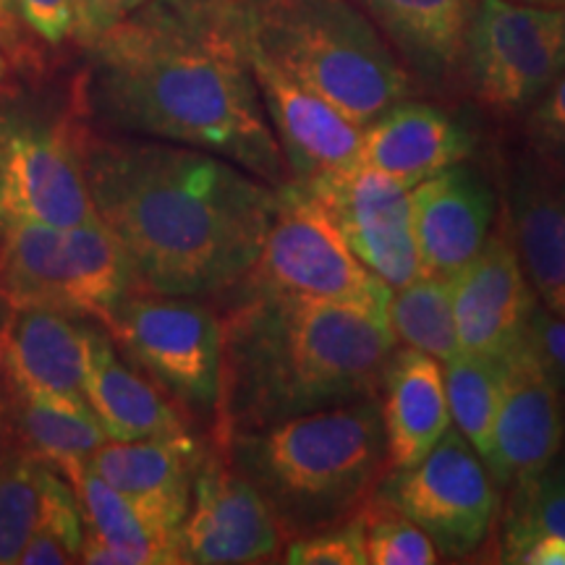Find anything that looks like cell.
<instances>
[{
	"label": "cell",
	"mask_w": 565,
	"mask_h": 565,
	"mask_svg": "<svg viewBox=\"0 0 565 565\" xmlns=\"http://www.w3.org/2000/svg\"><path fill=\"white\" fill-rule=\"evenodd\" d=\"M301 186L320 200L353 254L387 286L401 288L424 273L414 238L412 189L404 183L356 162Z\"/></svg>",
	"instance_id": "11"
},
{
	"label": "cell",
	"mask_w": 565,
	"mask_h": 565,
	"mask_svg": "<svg viewBox=\"0 0 565 565\" xmlns=\"http://www.w3.org/2000/svg\"><path fill=\"white\" fill-rule=\"evenodd\" d=\"M89 324L61 309H11L0 333V374L11 391L87 404ZM89 406V404H87Z\"/></svg>",
	"instance_id": "17"
},
{
	"label": "cell",
	"mask_w": 565,
	"mask_h": 565,
	"mask_svg": "<svg viewBox=\"0 0 565 565\" xmlns=\"http://www.w3.org/2000/svg\"><path fill=\"white\" fill-rule=\"evenodd\" d=\"M374 494L419 524L450 561L477 553L498 519V484L456 427L412 469L385 475Z\"/></svg>",
	"instance_id": "9"
},
{
	"label": "cell",
	"mask_w": 565,
	"mask_h": 565,
	"mask_svg": "<svg viewBox=\"0 0 565 565\" xmlns=\"http://www.w3.org/2000/svg\"><path fill=\"white\" fill-rule=\"evenodd\" d=\"M508 490L511 492L498 536L500 563H511V557L534 536H565V454Z\"/></svg>",
	"instance_id": "31"
},
{
	"label": "cell",
	"mask_w": 565,
	"mask_h": 565,
	"mask_svg": "<svg viewBox=\"0 0 565 565\" xmlns=\"http://www.w3.org/2000/svg\"><path fill=\"white\" fill-rule=\"evenodd\" d=\"M0 424L66 477H74L110 440L87 404L26 395L11 387L0 391Z\"/></svg>",
	"instance_id": "25"
},
{
	"label": "cell",
	"mask_w": 565,
	"mask_h": 565,
	"mask_svg": "<svg viewBox=\"0 0 565 565\" xmlns=\"http://www.w3.org/2000/svg\"><path fill=\"white\" fill-rule=\"evenodd\" d=\"M362 515L370 565H435L440 561V550L429 534L377 494L362 508Z\"/></svg>",
	"instance_id": "33"
},
{
	"label": "cell",
	"mask_w": 565,
	"mask_h": 565,
	"mask_svg": "<svg viewBox=\"0 0 565 565\" xmlns=\"http://www.w3.org/2000/svg\"><path fill=\"white\" fill-rule=\"evenodd\" d=\"M249 63L291 181H315L356 166L362 152V126L349 121L252 45Z\"/></svg>",
	"instance_id": "14"
},
{
	"label": "cell",
	"mask_w": 565,
	"mask_h": 565,
	"mask_svg": "<svg viewBox=\"0 0 565 565\" xmlns=\"http://www.w3.org/2000/svg\"><path fill=\"white\" fill-rule=\"evenodd\" d=\"M401 55L429 79H443L466 55L477 0H362Z\"/></svg>",
	"instance_id": "24"
},
{
	"label": "cell",
	"mask_w": 565,
	"mask_h": 565,
	"mask_svg": "<svg viewBox=\"0 0 565 565\" xmlns=\"http://www.w3.org/2000/svg\"><path fill=\"white\" fill-rule=\"evenodd\" d=\"M6 74H9V58H6V55L0 53V84H3Z\"/></svg>",
	"instance_id": "42"
},
{
	"label": "cell",
	"mask_w": 565,
	"mask_h": 565,
	"mask_svg": "<svg viewBox=\"0 0 565 565\" xmlns=\"http://www.w3.org/2000/svg\"><path fill=\"white\" fill-rule=\"evenodd\" d=\"M246 40L356 126L408 100L412 76L349 0H242Z\"/></svg>",
	"instance_id": "5"
},
{
	"label": "cell",
	"mask_w": 565,
	"mask_h": 565,
	"mask_svg": "<svg viewBox=\"0 0 565 565\" xmlns=\"http://www.w3.org/2000/svg\"><path fill=\"white\" fill-rule=\"evenodd\" d=\"M100 324L183 419L210 435L221 398V312L200 296L134 288Z\"/></svg>",
	"instance_id": "6"
},
{
	"label": "cell",
	"mask_w": 565,
	"mask_h": 565,
	"mask_svg": "<svg viewBox=\"0 0 565 565\" xmlns=\"http://www.w3.org/2000/svg\"><path fill=\"white\" fill-rule=\"evenodd\" d=\"M471 150L475 137L454 116L437 105L401 100L364 126L359 162L414 189L463 162Z\"/></svg>",
	"instance_id": "19"
},
{
	"label": "cell",
	"mask_w": 565,
	"mask_h": 565,
	"mask_svg": "<svg viewBox=\"0 0 565 565\" xmlns=\"http://www.w3.org/2000/svg\"><path fill=\"white\" fill-rule=\"evenodd\" d=\"M87 118L82 92L55 116L0 105V221L71 228L97 215L84 173Z\"/></svg>",
	"instance_id": "8"
},
{
	"label": "cell",
	"mask_w": 565,
	"mask_h": 565,
	"mask_svg": "<svg viewBox=\"0 0 565 565\" xmlns=\"http://www.w3.org/2000/svg\"><path fill=\"white\" fill-rule=\"evenodd\" d=\"M84 513L82 563L92 565H175L181 532L158 524L124 492L97 475L89 461L68 477Z\"/></svg>",
	"instance_id": "22"
},
{
	"label": "cell",
	"mask_w": 565,
	"mask_h": 565,
	"mask_svg": "<svg viewBox=\"0 0 565 565\" xmlns=\"http://www.w3.org/2000/svg\"><path fill=\"white\" fill-rule=\"evenodd\" d=\"M561 11H563V17H565V0H563V6H561Z\"/></svg>",
	"instance_id": "44"
},
{
	"label": "cell",
	"mask_w": 565,
	"mask_h": 565,
	"mask_svg": "<svg viewBox=\"0 0 565 565\" xmlns=\"http://www.w3.org/2000/svg\"><path fill=\"white\" fill-rule=\"evenodd\" d=\"M511 233L536 299L565 317V192L534 166L515 175Z\"/></svg>",
	"instance_id": "23"
},
{
	"label": "cell",
	"mask_w": 565,
	"mask_h": 565,
	"mask_svg": "<svg viewBox=\"0 0 565 565\" xmlns=\"http://www.w3.org/2000/svg\"><path fill=\"white\" fill-rule=\"evenodd\" d=\"M563 192H565V183H563Z\"/></svg>",
	"instance_id": "45"
},
{
	"label": "cell",
	"mask_w": 565,
	"mask_h": 565,
	"mask_svg": "<svg viewBox=\"0 0 565 565\" xmlns=\"http://www.w3.org/2000/svg\"><path fill=\"white\" fill-rule=\"evenodd\" d=\"M466 55L479 103L498 113L524 108L540 100L565 68L563 11L482 0Z\"/></svg>",
	"instance_id": "10"
},
{
	"label": "cell",
	"mask_w": 565,
	"mask_h": 565,
	"mask_svg": "<svg viewBox=\"0 0 565 565\" xmlns=\"http://www.w3.org/2000/svg\"><path fill=\"white\" fill-rule=\"evenodd\" d=\"M526 338L545 362L547 372L553 374L557 387L565 393V317L536 303L532 320H529Z\"/></svg>",
	"instance_id": "36"
},
{
	"label": "cell",
	"mask_w": 565,
	"mask_h": 565,
	"mask_svg": "<svg viewBox=\"0 0 565 565\" xmlns=\"http://www.w3.org/2000/svg\"><path fill=\"white\" fill-rule=\"evenodd\" d=\"M563 391L529 338L505 353V387L484 463L498 487H513L563 454Z\"/></svg>",
	"instance_id": "13"
},
{
	"label": "cell",
	"mask_w": 565,
	"mask_h": 565,
	"mask_svg": "<svg viewBox=\"0 0 565 565\" xmlns=\"http://www.w3.org/2000/svg\"><path fill=\"white\" fill-rule=\"evenodd\" d=\"M511 3L521 6H536V9H561L563 0H511Z\"/></svg>",
	"instance_id": "41"
},
{
	"label": "cell",
	"mask_w": 565,
	"mask_h": 565,
	"mask_svg": "<svg viewBox=\"0 0 565 565\" xmlns=\"http://www.w3.org/2000/svg\"><path fill=\"white\" fill-rule=\"evenodd\" d=\"M145 3L147 0H74V40L89 47Z\"/></svg>",
	"instance_id": "37"
},
{
	"label": "cell",
	"mask_w": 565,
	"mask_h": 565,
	"mask_svg": "<svg viewBox=\"0 0 565 565\" xmlns=\"http://www.w3.org/2000/svg\"><path fill=\"white\" fill-rule=\"evenodd\" d=\"M204 454L207 443H200L196 433L108 440L89 466L158 524L181 532Z\"/></svg>",
	"instance_id": "18"
},
{
	"label": "cell",
	"mask_w": 565,
	"mask_h": 565,
	"mask_svg": "<svg viewBox=\"0 0 565 565\" xmlns=\"http://www.w3.org/2000/svg\"><path fill=\"white\" fill-rule=\"evenodd\" d=\"M387 475L412 469L454 427L445 395L443 364L416 349H395L387 362L383 391Z\"/></svg>",
	"instance_id": "21"
},
{
	"label": "cell",
	"mask_w": 565,
	"mask_h": 565,
	"mask_svg": "<svg viewBox=\"0 0 565 565\" xmlns=\"http://www.w3.org/2000/svg\"><path fill=\"white\" fill-rule=\"evenodd\" d=\"M84 395L110 440L196 433L179 408L118 351L100 322L89 324Z\"/></svg>",
	"instance_id": "20"
},
{
	"label": "cell",
	"mask_w": 565,
	"mask_h": 565,
	"mask_svg": "<svg viewBox=\"0 0 565 565\" xmlns=\"http://www.w3.org/2000/svg\"><path fill=\"white\" fill-rule=\"evenodd\" d=\"M82 95L103 126L291 181L249 63L242 0H147L87 47Z\"/></svg>",
	"instance_id": "1"
},
{
	"label": "cell",
	"mask_w": 565,
	"mask_h": 565,
	"mask_svg": "<svg viewBox=\"0 0 565 565\" xmlns=\"http://www.w3.org/2000/svg\"><path fill=\"white\" fill-rule=\"evenodd\" d=\"M40 38L21 19L17 0H0V53L26 74H40L45 58L40 51Z\"/></svg>",
	"instance_id": "35"
},
{
	"label": "cell",
	"mask_w": 565,
	"mask_h": 565,
	"mask_svg": "<svg viewBox=\"0 0 565 565\" xmlns=\"http://www.w3.org/2000/svg\"><path fill=\"white\" fill-rule=\"evenodd\" d=\"M461 349L505 359L526 338L536 294L515 249L513 233L492 231L475 263L454 278Z\"/></svg>",
	"instance_id": "15"
},
{
	"label": "cell",
	"mask_w": 565,
	"mask_h": 565,
	"mask_svg": "<svg viewBox=\"0 0 565 565\" xmlns=\"http://www.w3.org/2000/svg\"><path fill=\"white\" fill-rule=\"evenodd\" d=\"M532 121L536 131H540V137L565 145V68L550 84L545 95L540 97Z\"/></svg>",
	"instance_id": "39"
},
{
	"label": "cell",
	"mask_w": 565,
	"mask_h": 565,
	"mask_svg": "<svg viewBox=\"0 0 565 565\" xmlns=\"http://www.w3.org/2000/svg\"><path fill=\"white\" fill-rule=\"evenodd\" d=\"M0 299L11 309L45 307L82 317L71 291L63 228L38 221H0Z\"/></svg>",
	"instance_id": "26"
},
{
	"label": "cell",
	"mask_w": 565,
	"mask_h": 565,
	"mask_svg": "<svg viewBox=\"0 0 565 565\" xmlns=\"http://www.w3.org/2000/svg\"><path fill=\"white\" fill-rule=\"evenodd\" d=\"M84 513L71 479L53 469L47 479L45 503L38 526L21 553V565H68L82 563Z\"/></svg>",
	"instance_id": "32"
},
{
	"label": "cell",
	"mask_w": 565,
	"mask_h": 565,
	"mask_svg": "<svg viewBox=\"0 0 565 565\" xmlns=\"http://www.w3.org/2000/svg\"><path fill=\"white\" fill-rule=\"evenodd\" d=\"M246 294L359 303L387 317L393 288L353 254L320 200L288 181L278 186V207L257 263L228 296Z\"/></svg>",
	"instance_id": "7"
},
{
	"label": "cell",
	"mask_w": 565,
	"mask_h": 565,
	"mask_svg": "<svg viewBox=\"0 0 565 565\" xmlns=\"http://www.w3.org/2000/svg\"><path fill=\"white\" fill-rule=\"evenodd\" d=\"M0 257H3V238H0Z\"/></svg>",
	"instance_id": "43"
},
{
	"label": "cell",
	"mask_w": 565,
	"mask_h": 565,
	"mask_svg": "<svg viewBox=\"0 0 565 565\" xmlns=\"http://www.w3.org/2000/svg\"><path fill=\"white\" fill-rule=\"evenodd\" d=\"M282 529L249 479L207 443L181 526V563L238 565L278 561Z\"/></svg>",
	"instance_id": "12"
},
{
	"label": "cell",
	"mask_w": 565,
	"mask_h": 565,
	"mask_svg": "<svg viewBox=\"0 0 565 565\" xmlns=\"http://www.w3.org/2000/svg\"><path fill=\"white\" fill-rule=\"evenodd\" d=\"M63 244H66L71 291L84 320L103 322V317L126 294L141 288L124 244L100 215L63 228Z\"/></svg>",
	"instance_id": "27"
},
{
	"label": "cell",
	"mask_w": 565,
	"mask_h": 565,
	"mask_svg": "<svg viewBox=\"0 0 565 565\" xmlns=\"http://www.w3.org/2000/svg\"><path fill=\"white\" fill-rule=\"evenodd\" d=\"M21 19L45 45L74 38V0H17Z\"/></svg>",
	"instance_id": "38"
},
{
	"label": "cell",
	"mask_w": 565,
	"mask_h": 565,
	"mask_svg": "<svg viewBox=\"0 0 565 565\" xmlns=\"http://www.w3.org/2000/svg\"><path fill=\"white\" fill-rule=\"evenodd\" d=\"M282 561L294 565H370L366 563L364 515L356 513L341 524L315 534L291 536Z\"/></svg>",
	"instance_id": "34"
},
{
	"label": "cell",
	"mask_w": 565,
	"mask_h": 565,
	"mask_svg": "<svg viewBox=\"0 0 565 565\" xmlns=\"http://www.w3.org/2000/svg\"><path fill=\"white\" fill-rule=\"evenodd\" d=\"M513 565H565V536L540 534L511 557Z\"/></svg>",
	"instance_id": "40"
},
{
	"label": "cell",
	"mask_w": 565,
	"mask_h": 565,
	"mask_svg": "<svg viewBox=\"0 0 565 565\" xmlns=\"http://www.w3.org/2000/svg\"><path fill=\"white\" fill-rule=\"evenodd\" d=\"M215 448L257 487L286 540L362 513L387 475L380 395L236 433Z\"/></svg>",
	"instance_id": "4"
},
{
	"label": "cell",
	"mask_w": 565,
	"mask_h": 565,
	"mask_svg": "<svg viewBox=\"0 0 565 565\" xmlns=\"http://www.w3.org/2000/svg\"><path fill=\"white\" fill-rule=\"evenodd\" d=\"M84 173L139 286L158 294L228 296L257 263L278 207V186L173 141L87 129Z\"/></svg>",
	"instance_id": "2"
},
{
	"label": "cell",
	"mask_w": 565,
	"mask_h": 565,
	"mask_svg": "<svg viewBox=\"0 0 565 565\" xmlns=\"http://www.w3.org/2000/svg\"><path fill=\"white\" fill-rule=\"evenodd\" d=\"M445 395L454 427L475 445L482 458L490 454L492 429L505 387V359L461 349L443 364Z\"/></svg>",
	"instance_id": "30"
},
{
	"label": "cell",
	"mask_w": 565,
	"mask_h": 565,
	"mask_svg": "<svg viewBox=\"0 0 565 565\" xmlns=\"http://www.w3.org/2000/svg\"><path fill=\"white\" fill-rule=\"evenodd\" d=\"M387 322L395 341L424 351L445 364L461 351L456 330L454 278L422 273L406 286L393 288Z\"/></svg>",
	"instance_id": "28"
},
{
	"label": "cell",
	"mask_w": 565,
	"mask_h": 565,
	"mask_svg": "<svg viewBox=\"0 0 565 565\" xmlns=\"http://www.w3.org/2000/svg\"><path fill=\"white\" fill-rule=\"evenodd\" d=\"M221 320L212 445L291 416L374 398L398 343L387 317L343 301L231 296Z\"/></svg>",
	"instance_id": "3"
},
{
	"label": "cell",
	"mask_w": 565,
	"mask_h": 565,
	"mask_svg": "<svg viewBox=\"0 0 565 565\" xmlns=\"http://www.w3.org/2000/svg\"><path fill=\"white\" fill-rule=\"evenodd\" d=\"M498 200L475 168L458 162L412 189V223L422 270L456 278L494 231Z\"/></svg>",
	"instance_id": "16"
},
{
	"label": "cell",
	"mask_w": 565,
	"mask_h": 565,
	"mask_svg": "<svg viewBox=\"0 0 565 565\" xmlns=\"http://www.w3.org/2000/svg\"><path fill=\"white\" fill-rule=\"evenodd\" d=\"M53 469L0 424V565L19 563L24 553Z\"/></svg>",
	"instance_id": "29"
}]
</instances>
